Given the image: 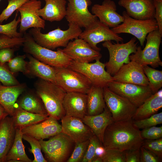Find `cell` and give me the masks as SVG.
<instances>
[{"label":"cell","mask_w":162,"mask_h":162,"mask_svg":"<svg viewBox=\"0 0 162 162\" xmlns=\"http://www.w3.org/2000/svg\"><path fill=\"white\" fill-rule=\"evenodd\" d=\"M25 41L23 37L11 38L3 34L0 35V49L4 48H18L22 46Z\"/></svg>","instance_id":"42"},{"label":"cell","mask_w":162,"mask_h":162,"mask_svg":"<svg viewBox=\"0 0 162 162\" xmlns=\"http://www.w3.org/2000/svg\"><path fill=\"white\" fill-rule=\"evenodd\" d=\"M68 28L63 30L58 27L46 34L41 32V28H32L28 31L34 41L43 47L53 50L60 47H65L70 40L77 38L82 31L75 24L69 23Z\"/></svg>","instance_id":"3"},{"label":"cell","mask_w":162,"mask_h":162,"mask_svg":"<svg viewBox=\"0 0 162 162\" xmlns=\"http://www.w3.org/2000/svg\"><path fill=\"white\" fill-rule=\"evenodd\" d=\"M89 142V140L75 143L72 152L67 162H82L86 153Z\"/></svg>","instance_id":"38"},{"label":"cell","mask_w":162,"mask_h":162,"mask_svg":"<svg viewBox=\"0 0 162 162\" xmlns=\"http://www.w3.org/2000/svg\"><path fill=\"white\" fill-rule=\"evenodd\" d=\"M28 0H8L7 7L0 14V23L7 21L13 13Z\"/></svg>","instance_id":"40"},{"label":"cell","mask_w":162,"mask_h":162,"mask_svg":"<svg viewBox=\"0 0 162 162\" xmlns=\"http://www.w3.org/2000/svg\"><path fill=\"white\" fill-rule=\"evenodd\" d=\"M113 77L114 81L117 82L144 86L149 85L143 67L134 61L124 64Z\"/></svg>","instance_id":"17"},{"label":"cell","mask_w":162,"mask_h":162,"mask_svg":"<svg viewBox=\"0 0 162 162\" xmlns=\"http://www.w3.org/2000/svg\"><path fill=\"white\" fill-rule=\"evenodd\" d=\"M45 4L38 11V14L45 20L59 21L65 17L66 0H44Z\"/></svg>","instance_id":"27"},{"label":"cell","mask_w":162,"mask_h":162,"mask_svg":"<svg viewBox=\"0 0 162 162\" xmlns=\"http://www.w3.org/2000/svg\"><path fill=\"white\" fill-rule=\"evenodd\" d=\"M25 41L22 45L23 51L40 61L55 67H67L72 60L65 54L61 49L54 51L38 44L28 33L24 34Z\"/></svg>","instance_id":"4"},{"label":"cell","mask_w":162,"mask_h":162,"mask_svg":"<svg viewBox=\"0 0 162 162\" xmlns=\"http://www.w3.org/2000/svg\"><path fill=\"white\" fill-rule=\"evenodd\" d=\"M101 145L102 144L98 137L95 134L94 135L89 139L86 153L81 162H92L96 157L95 151L97 147Z\"/></svg>","instance_id":"41"},{"label":"cell","mask_w":162,"mask_h":162,"mask_svg":"<svg viewBox=\"0 0 162 162\" xmlns=\"http://www.w3.org/2000/svg\"><path fill=\"white\" fill-rule=\"evenodd\" d=\"M1 0H0V1H1Z\"/></svg>","instance_id":"53"},{"label":"cell","mask_w":162,"mask_h":162,"mask_svg":"<svg viewBox=\"0 0 162 162\" xmlns=\"http://www.w3.org/2000/svg\"><path fill=\"white\" fill-rule=\"evenodd\" d=\"M23 134L32 136L39 140L50 138L62 132L58 120L48 116L44 121L21 129Z\"/></svg>","instance_id":"21"},{"label":"cell","mask_w":162,"mask_h":162,"mask_svg":"<svg viewBox=\"0 0 162 162\" xmlns=\"http://www.w3.org/2000/svg\"><path fill=\"white\" fill-rule=\"evenodd\" d=\"M18 12L16 11L15 17L11 22L5 24H0V34H4L11 38H19L23 37V34L17 31V26L20 21V16L16 19Z\"/></svg>","instance_id":"35"},{"label":"cell","mask_w":162,"mask_h":162,"mask_svg":"<svg viewBox=\"0 0 162 162\" xmlns=\"http://www.w3.org/2000/svg\"><path fill=\"white\" fill-rule=\"evenodd\" d=\"M133 122H114L109 125L104 134L102 145L105 148L121 151L140 149L143 140Z\"/></svg>","instance_id":"1"},{"label":"cell","mask_w":162,"mask_h":162,"mask_svg":"<svg viewBox=\"0 0 162 162\" xmlns=\"http://www.w3.org/2000/svg\"><path fill=\"white\" fill-rule=\"evenodd\" d=\"M140 162H160L162 159L152 152L141 146L140 148Z\"/></svg>","instance_id":"46"},{"label":"cell","mask_w":162,"mask_h":162,"mask_svg":"<svg viewBox=\"0 0 162 162\" xmlns=\"http://www.w3.org/2000/svg\"><path fill=\"white\" fill-rule=\"evenodd\" d=\"M140 134L143 140H154L162 138V126H153L142 129Z\"/></svg>","instance_id":"45"},{"label":"cell","mask_w":162,"mask_h":162,"mask_svg":"<svg viewBox=\"0 0 162 162\" xmlns=\"http://www.w3.org/2000/svg\"><path fill=\"white\" fill-rule=\"evenodd\" d=\"M22 138L28 142L31 146V148H28V150L34 156V160L32 162H47L41 152V146L39 140L32 136L25 134H23Z\"/></svg>","instance_id":"34"},{"label":"cell","mask_w":162,"mask_h":162,"mask_svg":"<svg viewBox=\"0 0 162 162\" xmlns=\"http://www.w3.org/2000/svg\"><path fill=\"white\" fill-rule=\"evenodd\" d=\"M42 150L47 162L67 161L74 148L75 143L67 135L61 132L47 141L39 140Z\"/></svg>","instance_id":"6"},{"label":"cell","mask_w":162,"mask_h":162,"mask_svg":"<svg viewBox=\"0 0 162 162\" xmlns=\"http://www.w3.org/2000/svg\"><path fill=\"white\" fill-rule=\"evenodd\" d=\"M15 49L4 48L0 49V62L2 64L8 62L13 58Z\"/></svg>","instance_id":"48"},{"label":"cell","mask_w":162,"mask_h":162,"mask_svg":"<svg viewBox=\"0 0 162 162\" xmlns=\"http://www.w3.org/2000/svg\"><path fill=\"white\" fill-rule=\"evenodd\" d=\"M48 117L28 112L17 106H15L11 116L15 128L21 129L41 122Z\"/></svg>","instance_id":"31"},{"label":"cell","mask_w":162,"mask_h":162,"mask_svg":"<svg viewBox=\"0 0 162 162\" xmlns=\"http://www.w3.org/2000/svg\"><path fill=\"white\" fill-rule=\"evenodd\" d=\"M24 93L16 101V106L31 113L48 116L42 100L36 93L29 91Z\"/></svg>","instance_id":"29"},{"label":"cell","mask_w":162,"mask_h":162,"mask_svg":"<svg viewBox=\"0 0 162 162\" xmlns=\"http://www.w3.org/2000/svg\"><path fill=\"white\" fill-rule=\"evenodd\" d=\"M65 17L68 23L86 28L98 19L88 9L91 0H68Z\"/></svg>","instance_id":"14"},{"label":"cell","mask_w":162,"mask_h":162,"mask_svg":"<svg viewBox=\"0 0 162 162\" xmlns=\"http://www.w3.org/2000/svg\"><path fill=\"white\" fill-rule=\"evenodd\" d=\"M155 9L154 19L157 23L158 30L162 35V0H153Z\"/></svg>","instance_id":"47"},{"label":"cell","mask_w":162,"mask_h":162,"mask_svg":"<svg viewBox=\"0 0 162 162\" xmlns=\"http://www.w3.org/2000/svg\"><path fill=\"white\" fill-rule=\"evenodd\" d=\"M118 5L125 8L127 14L136 19H154L153 0H119Z\"/></svg>","instance_id":"19"},{"label":"cell","mask_w":162,"mask_h":162,"mask_svg":"<svg viewBox=\"0 0 162 162\" xmlns=\"http://www.w3.org/2000/svg\"><path fill=\"white\" fill-rule=\"evenodd\" d=\"M162 35L158 29L148 33L146 39V43L143 50L141 46H137L136 51L129 56L130 61H135L144 67L150 65L153 68L162 66L159 50Z\"/></svg>","instance_id":"7"},{"label":"cell","mask_w":162,"mask_h":162,"mask_svg":"<svg viewBox=\"0 0 162 162\" xmlns=\"http://www.w3.org/2000/svg\"><path fill=\"white\" fill-rule=\"evenodd\" d=\"M82 120L91 129L102 144L106 128L114 122L111 114L106 106L101 113L94 116L86 115Z\"/></svg>","instance_id":"24"},{"label":"cell","mask_w":162,"mask_h":162,"mask_svg":"<svg viewBox=\"0 0 162 162\" xmlns=\"http://www.w3.org/2000/svg\"><path fill=\"white\" fill-rule=\"evenodd\" d=\"M125 162H140V149L124 151Z\"/></svg>","instance_id":"49"},{"label":"cell","mask_w":162,"mask_h":162,"mask_svg":"<svg viewBox=\"0 0 162 162\" xmlns=\"http://www.w3.org/2000/svg\"><path fill=\"white\" fill-rule=\"evenodd\" d=\"M63 106L65 116L82 119L87 115V95L78 92H66Z\"/></svg>","instance_id":"22"},{"label":"cell","mask_w":162,"mask_h":162,"mask_svg":"<svg viewBox=\"0 0 162 162\" xmlns=\"http://www.w3.org/2000/svg\"><path fill=\"white\" fill-rule=\"evenodd\" d=\"M62 132L75 143L88 140L94 134L82 119L64 116L61 119Z\"/></svg>","instance_id":"18"},{"label":"cell","mask_w":162,"mask_h":162,"mask_svg":"<svg viewBox=\"0 0 162 162\" xmlns=\"http://www.w3.org/2000/svg\"><path fill=\"white\" fill-rule=\"evenodd\" d=\"M102 157L103 162H125L124 151L106 149Z\"/></svg>","instance_id":"44"},{"label":"cell","mask_w":162,"mask_h":162,"mask_svg":"<svg viewBox=\"0 0 162 162\" xmlns=\"http://www.w3.org/2000/svg\"><path fill=\"white\" fill-rule=\"evenodd\" d=\"M116 10V5L111 0H104L101 4H94L91 9L92 14L98 18L101 22L112 28L116 27L124 21L123 16Z\"/></svg>","instance_id":"20"},{"label":"cell","mask_w":162,"mask_h":162,"mask_svg":"<svg viewBox=\"0 0 162 162\" xmlns=\"http://www.w3.org/2000/svg\"><path fill=\"white\" fill-rule=\"evenodd\" d=\"M26 56L28 59L27 64L28 75L56 83L54 67L40 61L29 54H27Z\"/></svg>","instance_id":"26"},{"label":"cell","mask_w":162,"mask_h":162,"mask_svg":"<svg viewBox=\"0 0 162 162\" xmlns=\"http://www.w3.org/2000/svg\"><path fill=\"white\" fill-rule=\"evenodd\" d=\"M123 22L111 30L115 33H128L134 35L139 40L141 46H143L146 38L151 32L158 29L155 19L137 20L129 16L125 11L122 12Z\"/></svg>","instance_id":"8"},{"label":"cell","mask_w":162,"mask_h":162,"mask_svg":"<svg viewBox=\"0 0 162 162\" xmlns=\"http://www.w3.org/2000/svg\"><path fill=\"white\" fill-rule=\"evenodd\" d=\"M107 87L115 93L128 99L137 107L153 94L149 85L144 86L113 81L109 83Z\"/></svg>","instance_id":"13"},{"label":"cell","mask_w":162,"mask_h":162,"mask_svg":"<svg viewBox=\"0 0 162 162\" xmlns=\"http://www.w3.org/2000/svg\"><path fill=\"white\" fill-rule=\"evenodd\" d=\"M134 125L139 129H143L162 123V112L156 113L150 116L138 120H133Z\"/></svg>","instance_id":"37"},{"label":"cell","mask_w":162,"mask_h":162,"mask_svg":"<svg viewBox=\"0 0 162 162\" xmlns=\"http://www.w3.org/2000/svg\"><path fill=\"white\" fill-rule=\"evenodd\" d=\"M100 60H96L93 63H80L72 60L68 67L82 74L92 86L102 88L108 87L109 83L114 80L113 76L105 70V64Z\"/></svg>","instance_id":"9"},{"label":"cell","mask_w":162,"mask_h":162,"mask_svg":"<svg viewBox=\"0 0 162 162\" xmlns=\"http://www.w3.org/2000/svg\"><path fill=\"white\" fill-rule=\"evenodd\" d=\"M26 57V55L18 56L12 58L8 62V66L13 74L20 72L28 75L27 62L25 60Z\"/></svg>","instance_id":"36"},{"label":"cell","mask_w":162,"mask_h":162,"mask_svg":"<svg viewBox=\"0 0 162 162\" xmlns=\"http://www.w3.org/2000/svg\"><path fill=\"white\" fill-rule=\"evenodd\" d=\"M26 87L25 83L7 86L0 82V104L10 116L13 115L18 98L25 91Z\"/></svg>","instance_id":"25"},{"label":"cell","mask_w":162,"mask_h":162,"mask_svg":"<svg viewBox=\"0 0 162 162\" xmlns=\"http://www.w3.org/2000/svg\"><path fill=\"white\" fill-rule=\"evenodd\" d=\"M143 70L154 94L158 92L162 86V71L152 68L148 65L143 67Z\"/></svg>","instance_id":"33"},{"label":"cell","mask_w":162,"mask_h":162,"mask_svg":"<svg viewBox=\"0 0 162 162\" xmlns=\"http://www.w3.org/2000/svg\"><path fill=\"white\" fill-rule=\"evenodd\" d=\"M162 107V90L161 89L137 108L132 119L138 120L148 117L157 113Z\"/></svg>","instance_id":"28"},{"label":"cell","mask_w":162,"mask_h":162,"mask_svg":"<svg viewBox=\"0 0 162 162\" xmlns=\"http://www.w3.org/2000/svg\"><path fill=\"white\" fill-rule=\"evenodd\" d=\"M106 148L102 145L98 146L96 149L95 155L96 157L102 158L106 152Z\"/></svg>","instance_id":"50"},{"label":"cell","mask_w":162,"mask_h":162,"mask_svg":"<svg viewBox=\"0 0 162 162\" xmlns=\"http://www.w3.org/2000/svg\"><path fill=\"white\" fill-rule=\"evenodd\" d=\"M54 67L56 83L66 92L87 93L92 85L82 74L68 67Z\"/></svg>","instance_id":"10"},{"label":"cell","mask_w":162,"mask_h":162,"mask_svg":"<svg viewBox=\"0 0 162 162\" xmlns=\"http://www.w3.org/2000/svg\"><path fill=\"white\" fill-rule=\"evenodd\" d=\"M8 115H9L8 113L3 107L0 104V121Z\"/></svg>","instance_id":"51"},{"label":"cell","mask_w":162,"mask_h":162,"mask_svg":"<svg viewBox=\"0 0 162 162\" xmlns=\"http://www.w3.org/2000/svg\"><path fill=\"white\" fill-rule=\"evenodd\" d=\"M0 82L5 86H12L20 83L5 64L0 62Z\"/></svg>","instance_id":"39"},{"label":"cell","mask_w":162,"mask_h":162,"mask_svg":"<svg viewBox=\"0 0 162 162\" xmlns=\"http://www.w3.org/2000/svg\"><path fill=\"white\" fill-rule=\"evenodd\" d=\"M16 133L11 117L0 121V162H6V156L14 143Z\"/></svg>","instance_id":"23"},{"label":"cell","mask_w":162,"mask_h":162,"mask_svg":"<svg viewBox=\"0 0 162 162\" xmlns=\"http://www.w3.org/2000/svg\"><path fill=\"white\" fill-rule=\"evenodd\" d=\"M34 87L48 116L61 119L65 116L63 102L66 92L56 84L39 78L35 82Z\"/></svg>","instance_id":"2"},{"label":"cell","mask_w":162,"mask_h":162,"mask_svg":"<svg viewBox=\"0 0 162 162\" xmlns=\"http://www.w3.org/2000/svg\"><path fill=\"white\" fill-rule=\"evenodd\" d=\"M103 89L106 106L110 112L114 121L132 120L137 107L128 99L115 93L107 87Z\"/></svg>","instance_id":"11"},{"label":"cell","mask_w":162,"mask_h":162,"mask_svg":"<svg viewBox=\"0 0 162 162\" xmlns=\"http://www.w3.org/2000/svg\"><path fill=\"white\" fill-rule=\"evenodd\" d=\"M41 7V1L28 0L16 10L20 15V32L24 34L29 28H45V20L38 13Z\"/></svg>","instance_id":"15"},{"label":"cell","mask_w":162,"mask_h":162,"mask_svg":"<svg viewBox=\"0 0 162 162\" xmlns=\"http://www.w3.org/2000/svg\"><path fill=\"white\" fill-rule=\"evenodd\" d=\"M104 88L92 86L87 95V115H96L102 112L106 106Z\"/></svg>","instance_id":"30"},{"label":"cell","mask_w":162,"mask_h":162,"mask_svg":"<svg viewBox=\"0 0 162 162\" xmlns=\"http://www.w3.org/2000/svg\"><path fill=\"white\" fill-rule=\"evenodd\" d=\"M61 50L72 61L80 63H90L100 60L102 57L99 51L94 50L86 41L79 38L70 41Z\"/></svg>","instance_id":"16"},{"label":"cell","mask_w":162,"mask_h":162,"mask_svg":"<svg viewBox=\"0 0 162 162\" xmlns=\"http://www.w3.org/2000/svg\"><path fill=\"white\" fill-rule=\"evenodd\" d=\"M136 38L134 37L125 43H112L111 41L109 40L102 44L103 46L109 51V60L105 65L106 71L111 75L113 76L124 64L130 61V55L135 53L137 49L138 42H136Z\"/></svg>","instance_id":"5"},{"label":"cell","mask_w":162,"mask_h":162,"mask_svg":"<svg viewBox=\"0 0 162 162\" xmlns=\"http://www.w3.org/2000/svg\"><path fill=\"white\" fill-rule=\"evenodd\" d=\"M21 128H16V133L13 144L8 152L6 162H32L27 155L22 141Z\"/></svg>","instance_id":"32"},{"label":"cell","mask_w":162,"mask_h":162,"mask_svg":"<svg viewBox=\"0 0 162 162\" xmlns=\"http://www.w3.org/2000/svg\"><path fill=\"white\" fill-rule=\"evenodd\" d=\"M142 146L162 159V138L154 140H143Z\"/></svg>","instance_id":"43"},{"label":"cell","mask_w":162,"mask_h":162,"mask_svg":"<svg viewBox=\"0 0 162 162\" xmlns=\"http://www.w3.org/2000/svg\"><path fill=\"white\" fill-rule=\"evenodd\" d=\"M79 38L84 40L92 48L99 52L101 48L98 47L97 45L100 42L109 40H114L116 42L123 41L122 37L98 19L85 28Z\"/></svg>","instance_id":"12"},{"label":"cell","mask_w":162,"mask_h":162,"mask_svg":"<svg viewBox=\"0 0 162 162\" xmlns=\"http://www.w3.org/2000/svg\"><path fill=\"white\" fill-rule=\"evenodd\" d=\"M92 162H103V161L101 158L96 157L93 160Z\"/></svg>","instance_id":"52"}]
</instances>
